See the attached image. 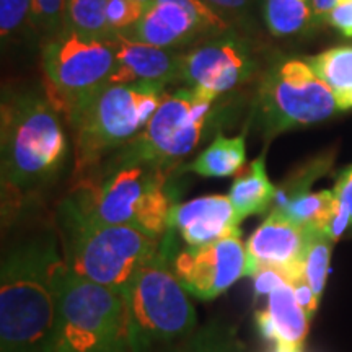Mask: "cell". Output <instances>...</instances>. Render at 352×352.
I'll list each match as a JSON object with an SVG mask.
<instances>
[{"instance_id": "31", "label": "cell", "mask_w": 352, "mask_h": 352, "mask_svg": "<svg viewBox=\"0 0 352 352\" xmlns=\"http://www.w3.org/2000/svg\"><path fill=\"white\" fill-rule=\"evenodd\" d=\"M327 23L346 38H352V0H341L329 13Z\"/></svg>"}, {"instance_id": "7", "label": "cell", "mask_w": 352, "mask_h": 352, "mask_svg": "<svg viewBox=\"0 0 352 352\" xmlns=\"http://www.w3.org/2000/svg\"><path fill=\"white\" fill-rule=\"evenodd\" d=\"M52 352H131L124 292L74 276L65 267Z\"/></svg>"}, {"instance_id": "20", "label": "cell", "mask_w": 352, "mask_h": 352, "mask_svg": "<svg viewBox=\"0 0 352 352\" xmlns=\"http://www.w3.org/2000/svg\"><path fill=\"white\" fill-rule=\"evenodd\" d=\"M246 165V131L235 138L217 132L210 145L186 165V171L206 178H228Z\"/></svg>"}, {"instance_id": "29", "label": "cell", "mask_w": 352, "mask_h": 352, "mask_svg": "<svg viewBox=\"0 0 352 352\" xmlns=\"http://www.w3.org/2000/svg\"><path fill=\"white\" fill-rule=\"evenodd\" d=\"M253 279V290H254V298L267 297L272 290L287 283V279L280 274L279 271L271 270V267H261L252 276Z\"/></svg>"}, {"instance_id": "3", "label": "cell", "mask_w": 352, "mask_h": 352, "mask_svg": "<svg viewBox=\"0 0 352 352\" xmlns=\"http://www.w3.org/2000/svg\"><path fill=\"white\" fill-rule=\"evenodd\" d=\"M173 171L111 157L76 179L67 197L96 222L132 227L164 239L176 202L170 182Z\"/></svg>"}, {"instance_id": "32", "label": "cell", "mask_w": 352, "mask_h": 352, "mask_svg": "<svg viewBox=\"0 0 352 352\" xmlns=\"http://www.w3.org/2000/svg\"><path fill=\"white\" fill-rule=\"evenodd\" d=\"M210 7H214L220 15H223L228 20L230 19H241L246 13H250L252 7L256 0H204Z\"/></svg>"}, {"instance_id": "27", "label": "cell", "mask_w": 352, "mask_h": 352, "mask_svg": "<svg viewBox=\"0 0 352 352\" xmlns=\"http://www.w3.org/2000/svg\"><path fill=\"white\" fill-rule=\"evenodd\" d=\"M147 6L135 0H108L107 20L111 33H124L142 19Z\"/></svg>"}, {"instance_id": "5", "label": "cell", "mask_w": 352, "mask_h": 352, "mask_svg": "<svg viewBox=\"0 0 352 352\" xmlns=\"http://www.w3.org/2000/svg\"><path fill=\"white\" fill-rule=\"evenodd\" d=\"M165 94V83H120L103 87L78 104L65 120L74 139V182L138 138Z\"/></svg>"}, {"instance_id": "23", "label": "cell", "mask_w": 352, "mask_h": 352, "mask_svg": "<svg viewBox=\"0 0 352 352\" xmlns=\"http://www.w3.org/2000/svg\"><path fill=\"white\" fill-rule=\"evenodd\" d=\"M334 243L327 233L310 230L308 243L302 261V279L311 289L315 298L321 302L329 274V261Z\"/></svg>"}, {"instance_id": "4", "label": "cell", "mask_w": 352, "mask_h": 352, "mask_svg": "<svg viewBox=\"0 0 352 352\" xmlns=\"http://www.w3.org/2000/svg\"><path fill=\"white\" fill-rule=\"evenodd\" d=\"M56 228L67 271L120 292L162 245V239L138 228L96 222L69 197L56 210Z\"/></svg>"}, {"instance_id": "30", "label": "cell", "mask_w": 352, "mask_h": 352, "mask_svg": "<svg viewBox=\"0 0 352 352\" xmlns=\"http://www.w3.org/2000/svg\"><path fill=\"white\" fill-rule=\"evenodd\" d=\"M334 196L341 202L342 208L346 209L349 215V232L347 235H352V165L346 166L336 176V183L333 188Z\"/></svg>"}, {"instance_id": "1", "label": "cell", "mask_w": 352, "mask_h": 352, "mask_svg": "<svg viewBox=\"0 0 352 352\" xmlns=\"http://www.w3.org/2000/svg\"><path fill=\"white\" fill-rule=\"evenodd\" d=\"M64 116L46 94H3L0 118L2 220L12 223L59 178L69 162Z\"/></svg>"}, {"instance_id": "22", "label": "cell", "mask_w": 352, "mask_h": 352, "mask_svg": "<svg viewBox=\"0 0 352 352\" xmlns=\"http://www.w3.org/2000/svg\"><path fill=\"white\" fill-rule=\"evenodd\" d=\"M264 23L272 36L292 38L315 26L311 0H264Z\"/></svg>"}, {"instance_id": "17", "label": "cell", "mask_w": 352, "mask_h": 352, "mask_svg": "<svg viewBox=\"0 0 352 352\" xmlns=\"http://www.w3.org/2000/svg\"><path fill=\"white\" fill-rule=\"evenodd\" d=\"M109 41L116 57L109 85L134 82H158L166 85L182 78L183 52H176L178 50L152 46L121 33H113Z\"/></svg>"}, {"instance_id": "26", "label": "cell", "mask_w": 352, "mask_h": 352, "mask_svg": "<svg viewBox=\"0 0 352 352\" xmlns=\"http://www.w3.org/2000/svg\"><path fill=\"white\" fill-rule=\"evenodd\" d=\"M67 0H32L30 26L39 36L50 39L64 30Z\"/></svg>"}, {"instance_id": "35", "label": "cell", "mask_w": 352, "mask_h": 352, "mask_svg": "<svg viewBox=\"0 0 352 352\" xmlns=\"http://www.w3.org/2000/svg\"><path fill=\"white\" fill-rule=\"evenodd\" d=\"M135 2H140V3H144V6L148 7L153 2V0H135Z\"/></svg>"}, {"instance_id": "14", "label": "cell", "mask_w": 352, "mask_h": 352, "mask_svg": "<svg viewBox=\"0 0 352 352\" xmlns=\"http://www.w3.org/2000/svg\"><path fill=\"white\" fill-rule=\"evenodd\" d=\"M258 69L248 41L227 32L192 44L182 59V78L188 87L222 96L246 83Z\"/></svg>"}, {"instance_id": "19", "label": "cell", "mask_w": 352, "mask_h": 352, "mask_svg": "<svg viewBox=\"0 0 352 352\" xmlns=\"http://www.w3.org/2000/svg\"><path fill=\"white\" fill-rule=\"evenodd\" d=\"M277 196V186L271 182L266 171V153L240 171L228 191L233 209L240 222L252 215L266 214L272 209Z\"/></svg>"}, {"instance_id": "24", "label": "cell", "mask_w": 352, "mask_h": 352, "mask_svg": "<svg viewBox=\"0 0 352 352\" xmlns=\"http://www.w3.org/2000/svg\"><path fill=\"white\" fill-rule=\"evenodd\" d=\"M108 0H67L64 28L87 36L111 38L107 20Z\"/></svg>"}, {"instance_id": "34", "label": "cell", "mask_w": 352, "mask_h": 352, "mask_svg": "<svg viewBox=\"0 0 352 352\" xmlns=\"http://www.w3.org/2000/svg\"><path fill=\"white\" fill-rule=\"evenodd\" d=\"M271 352H303V349H294V347H287L283 344H274Z\"/></svg>"}, {"instance_id": "12", "label": "cell", "mask_w": 352, "mask_h": 352, "mask_svg": "<svg viewBox=\"0 0 352 352\" xmlns=\"http://www.w3.org/2000/svg\"><path fill=\"white\" fill-rule=\"evenodd\" d=\"M230 32V23L204 0H153L124 36L166 50H182Z\"/></svg>"}, {"instance_id": "13", "label": "cell", "mask_w": 352, "mask_h": 352, "mask_svg": "<svg viewBox=\"0 0 352 352\" xmlns=\"http://www.w3.org/2000/svg\"><path fill=\"white\" fill-rule=\"evenodd\" d=\"M333 155H321L305 166L292 171L277 188V196L271 210H276L290 222L307 230H320L338 241L349 232V215L334 196L333 189L310 191L315 179L329 170Z\"/></svg>"}, {"instance_id": "18", "label": "cell", "mask_w": 352, "mask_h": 352, "mask_svg": "<svg viewBox=\"0 0 352 352\" xmlns=\"http://www.w3.org/2000/svg\"><path fill=\"white\" fill-rule=\"evenodd\" d=\"M310 316L298 302L296 289L285 283L267 296L264 310L254 311V324L264 341L303 349L310 329Z\"/></svg>"}, {"instance_id": "2", "label": "cell", "mask_w": 352, "mask_h": 352, "mask_svg": "<svg viewBox=\"0 0 352 352\" xmlns=\"http://www.w3.org/2000/svg\"><path fill=\"white\" fill-rule=\"evenodd\" d=\"M65 263L57 232L15 240L0 264V352H52Z\"/></svg>"}, {"instance_id": "16", "label": "cell", "mask_w": 352, "mask_h": 352, "mask_svg": "<svg viewBox=\"0 0 352 352\" xmlns=\"http://www.w3.org/2000/svg\"><path fill=\"white\" fill-rule=\"evenodd\" d=\"M240 223L228 196L209 195L175 202L166 232L186 246H204L239 230Z\"/></svg>"}, {"instance_id": "21", "label": "cell", "mask_w": 352, "mask_h": 352, "mask_svg": "<svg viewBox=\"0 0 352 352\" xmlns=\"http://www.w3.org/2000/svg\"><path fill=\"white\" fill-rule=\"evenodd\" d=\"M307 63L333 91L338 109H352V46L331 47L308 57Z\"/></svg>"}, {"instance_id": "11", "label": "cell", "mask_w": 352, "mask_h": 352, "mask_svg": "<svg viewBox=\"0 0 352 352\" xmlns=\"http://www.w3.org/2000/svg\"><path fill=\"white\" fill-rule=\"evenodd\" d=\"M162 246L175 276L197 300H214L246 277V246L240 228L204 246H186L166 232Z\"/></svg>"}, {"instance_id": "10", "label": "cell", "mask_w": 352, "mask_h": 352, "mask_svg": "<svg viewBox=\"0 0 352 352\" xmlns=\"http://www.w3.org/2000/svg\"><path fill=\"white\" fill-rule=\"evenodd\" d=\"M116 57L109 38L64 28L43 46L44 94L67 120L91 95L109 85Z\"/></svg>"}, {"instance_id": "33", "label": "cell", "mask_w": 352, "mask_h": 352, "mask_svg": "<svg viewBox=\"0 0 352 352\" xmlns=\"http://www.w3.org/2000/svg\"><path fill=\"white\" fill-rule=\"evenodd\" d=\"M341 0H311L314 3V19H315V25L320 23H327L329 13L334 7L340 3Z\"/></svg>"}, {"instance_id": "6", "label": "cell", "mask_w": 352, "mask_h": 352, "mask_svg": "<svg viewBox=\"0 0 352 352\" xmlns=\"http://www.w3.org/2000/svg\"><path fill=\"white\" fill-rule=\"evenodd\" d=\"M189 297L160 245L124 292L131 352L178 351L199 328Z\"/></svg>"}, {"instance_id": "9", "label": "cell", "mask_w": 352, "mask_h": 352, "mask_svg": "<svg viewBox=\"0 0 352 352\" xmlns=\"http://www.w3.org/2000/svg\"><path fill=\"white\" fill-rule=\"evenodd\" d=\"M338 109L333 91L307 59L289 57L263 77L256 98V122L266 142L283 132L315 126Z\"/></svg>"}, {"instance_id": "28", "label": "cell", "mask_w": 352, "mask_h": 352, "mask_svg": "<svg viewBox=\"0 0 352 352\" xmlns=\"http://www.w3.org/2000/svg\"><path fill=\"white\" fill-rule=\"evenodd\" d=\"M32 0H0V36L10 39L30 21Z\"/></svg>"}, {"instance_id": "8", "label": "cell", "mask_w": 352, "mask_h": 352, "mask_svg": "<svg viewBox=\"0 0 352 352\" xmlns=\"http://www.w3.org/2000/svg\"><path fill=\"white\" fill-rule=\"evenodd\" d=\"M219 100L192 87L165 94L145 129L113 157L175 170L217 124Z\"/></svg>"}, {"instance_id": "25", "label": "cell", "mask_w": 352, "mask_h": 352, "mask_svg": "<svg viewBox=\"0 0 352 352\" xmlns=\"http://www.w3.org/2000/svg\"><path fill=\"white\" fill-rule=\"evenodd\" d=\"M176 352H246V346L230 324L210 321L197 328Z\"/></svg>"}, {"instance_id": "15", "label": "cell", "mask_w": 352, "mask_h": 352, "mask_svg": "<svg viewBox=\"0 0 352 352\" xmlns=\"http://www.w3.org/2000/svg\"><path fill=\"white\" fill-rule=\"evenodd\" d=\"M310 230L298 227L276 210H270L246 241V277L261 267L279 271L289 284L302 279V261Z\"/></svg>"}]
</instances>
